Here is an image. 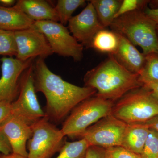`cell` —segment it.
Here are the masks:
<instances>
[{
    "instance_id": "cell-1",
    "label": "cell",
    "mask_w": 158,
    "mask_h": 158,
    "mask_svg": "<svg viewBox=\"0 0 158 158\" xmlns=\"http://www.w3.org/2000/svg\"><path fill=\"white\" fill-rule=\"evenodd\" d=\"M33 71L35 90L45 96L44 112L52 123L62 121L80 103L96 94L93 88L71 84L54 73L42 58L34 60Z\"/></svg>"
},
{
    "instance_id": "cell-2",
    "label": "cell",
    "mask_w": 158,
    "mask_h": 158,
    "mask_svg": "<svg viewBox=\"0 0 158 158\" xmlns=\"http://www.w3.org/2000/svg\"><path fill=\"white\" fill-rule=\"evenodd\" d=\"M139 77L119 64L113 55H109L87 72L84 81L85 86L96 90L95 95L114 103L131 90L143 86Z\"/></svg>"
},
{
    "instance_id": "cell-3",
    "label": "cell",
    "mask_w": 158,
    "mask_h": 158,
    "mask_svg": "<svg viewBox=\"0 0 158 158\" xmlns=\"http://www.w3.org/2000/svg\"><path fill=\"white\" fill-rule=\"evenodd\" d=\"M110 27L126 37L134 45L140 47L144 55L158 53L156 26L143 11H132L116 18Z\"/></svg>"
},
{
    "instance_id": "cell-4",
    "label": "cell",
    "mask_w": 158,
    "mask_h": 158,
    "mask_svg": "<svg viewBox=\"0 0 158 158\" xmlns=\"http://www.w3.org/2000/svg\"><path fill=\"white\" fill-rule=\"evenodd\" d=\"M112 114L127 124L145 123L158 115V99L144 86L131 90L113 105Z\"/></svg>"
},
{
    "instance_id": "cell-5",
    "label": "cell",
    "mask_w": 158,
    "mask_h": 158,
    "mask_svg": "<svg viewBox=\"0 0 158 158\" xmlns=\"http://www.w3.org/2000/svg\"><path fill=\"white\" fill-rule=\"evenodd\" d=\"M114 103L94 95L75 107L62 124V132L70 138L80 137L102 118L112 114Z\"/></svg>"
},
{
    "instance_id": "cell-6",
    "label": "cell",
    "mask_w": 158,
    "mask_h": 158,
    "mask_svg": "<svg viewBox=\"0 0 158 158\" xmlns=\"http://www.w3.org/2000/svg\"><path fill=\"white\" fill-rule=\"evenodd\" d=\"M32 135L27 143L28 158H51L59 152L65 136L45 116L31 126Z\"/></svg>"
},
{
    "instance_id": "cell-7",
    "label": "cell",
    "mask_w": 158,
    "mask_h": 158,
    "mask_svg": "<svg viewBox=\"0 0 158 158\" xmlns=\"http://www.w3.org/2000/svg\"><path fill=\"white\" fill-rule=\"evenodd\" d=\"M33 28L42 33L47 40L54 53L70 57L80 62L84 57V47L71 34L68 28L52 21L34 22Z\"/></svg>"
},
{
    "instance_id": "cell-8",
    "label": "cell",
    "mask_w": 158,
    "mask_h": 158,
    "mask_svg": "<svg viewBox=\"0 0 158 158\" xmlns=\"http://www.w3.org/2000/svg\"><path fill=\"white\" fill-rule=\"evenodd\" d=\"M33 64L34 62L22 75L18 96L11 104L12 114L19 116L30 126L46 116L36 95Z\"/></svg>"
},
{
    "instance_id": "cell-9",
    "label": "cell",
    "mask_w": 158,
    "mask_h": 158,
    "mask_svg": "<svg viewBox=\"0 0 158 158\" xmlns=\"http://www.w3.org/2000/svg\"><path fill=\"white\" fill-rule=\"evenodd\" d=\"M127 124L112 114L99 120L81 136L90 146L106 148L121 146Z\"/></svg>"
},
{
    "instance_id": "cell-10",
    "label": "cell",
    "mask_w": 158,
    "mask_h": 158,
    "mask_svg": "<svg viewBox=\"0 0 158 158\" xmlns=\"http://www.w3.org/2000/svg\"><path fill=\"white\" fill-rule=\"evenodd\" d=\"M35 59L22 61L14 57H3L0 59L2 75L0 77V102H13L18 96L20 80L23 73L34 62Z\"/></svg>"
},
{
    "instance_id": "cell-11",
    "label": "cell",
    "mask_w": 158,
    "mask_h": 158,
    "mask_svg": "<svg viewBox=\"0 0 158 158\" xmlns=\"http://www.w3.org/2000/svg\"><path fill=\"white\" fill-rule=\"evenodd\" d=\"M17 45L16 59L26 61L31 59H46L54 54L45 36L33 28L15 31Z\"/></svg>"
},
{
    "instance_id": "cell-12",
    "label": "cell",
    "mask_w": 158,
    "mask_h": 158,
    "mask_svg": "<svg viewBox=\"0 0 158 158\" xmlns=\"http://www.w3.org/2000/svg\"><path fill=\"white\" fill-rule=\"evenodd\" d=\"M68 28L78 42L84 47L91 48L92 40L101 30L105 29L99 20L94 7L90 2L79 14L69 21Z\"/></svg>"
},
{
    "instance_id": "cell-13",
    "label": "cell",
    "mask_w": 158,
    "mask_h": 158,
    "mask_svg": "<svg viewBox=\"0 0 158 158\" xmlns=\"http://www.w3.org/2000/svg\"><path fill=\"white\" fill-rule=\"evenodd\" d=\"M1 127L11 145L12 153L28 157L27 143L32 135L31 126L11 114Z\"/></svg>"
},
{
    "instance_id": "cell-14",
    "label": "cell",
    "mask_w": 158,
    "mask_h": 158,
    "mask_svg": "<svg viewBox=\"0 0 158 158\" xmlns=\"http://www.w3.org/2000/svg\"><path fill=\"white\" fill-rule=\"evenodd\" d=\"M118 44L113 56L125 68L133 73L140 74L145 61V56L123 35L118 34Z\"/></svg>"
},
{
    "instance_id": "cell-15",
    "label": "cell",
    "mask_w": 158,
    "mask_h": 158,
    "mask_svg": "<svg viewBox=\"0 0 158 158\" xmlns=\"http://www.w3.org/2000/svg\"><path fill=\"white\" fill-rule=\"evenodd\" d=\"M13 7L34 22L52 21L59 22L55 7L44 0H19Z\"/></svg>"
},
{
    "instance_id": "cell-16",
    "label": "cell",
    "mask_w": 158,
    "mask_h": 158,
    "mask_svg": "<svg viewBox=\"0 0 158 158\" xmlns=\"http://www.w3.org/2000/svg\"><path fill=\"white\" fill-rule=\"evenodd\" d=\"M150 131L149 127L144 123L127 124L121 146L141 155Z\"/></svg>"
},
{
    "instance_id": "cell-17",
    "label": "cell",
    "mask_w": 158,
    "mask_h": 158,
    "mask_svg": "<svg viewBox=\"0 0 158 158\" xmlns=\"http://www.w3.org/2000/svg\"><path fill=\"white\" fill-rule=\"evenodd\" d=\"M34 22L13 7L0 6V30L15 32L31 28Z\"/></svg>"
},
{
    "instance_id": "cell-18",
    "label": "cell",
    "mask_w": 158,
    "mask_h": 158,
    "mask_svg": "<svg viewBox=\"0 0 158 158\" xmlns=\"http://www.w3.org/2000/svg\"><path fill=\"white\" fill-rule=\"evenodd\" d=\"M99 20L106 28L112 24L122 0H91Z\"/></svg>"
},
{
    "instance_id": "cell-19",
    "label": "cell",
    "mask_w": 158,
    "mask_h": 158,
    "mask_svg": "<svg viewBox=\"0 0 158 158\" xmlns=\"http://www.w3.org/2000/svg\"><path fill=\"white\" fill-rule=\"evenodd\" d=\"M118 44V34L105 28L99 31L94 37L91 48L101 52L113 55Z\"/></svg>"
},
{
    "instance_id": "cell-20",
    "label": "cell",
    "mask_w": 158,
    "mask_h": 158,
    "mask_svg": "<svg viewBox=\"0 0 158 158\" xmlns=\"http://www.w3.org/2000/svg\"><path fill=\"white\" fill-rule=\"evenodd\" d=\"M86 2L85 0H58L55 8L59 23L66 25L73 17V12L79 7L85 6Z\"/></svg>"
},
{
    "instance_id": "cell-21",
    "label": "cell",
    "mask_w": 158,
    "mask_h": 158,
    "mask_svg": "<svg viewBox=\"0 0 158 158\" xmlns=\"http://www.w3.org/2000/svg\"><path fill=\"white\" fill-rule=\"evenodd\" d=\"M90 146L84 138L73 142L65 141L56 158H86Z\"/></svg>"
},
{
    "instance_id": "cell-22",
    "label": "cell",
    "mask_w": 158,
    "mask_h": 158,
    "mask_svg": "<svg viewBox=\"0 0 158 158\" xmlns=\"http://www.w3.org/2000/svg\"><path fill=\"white\" fill-rule=\"evenodd\" d=\"M145 56V63L139 74V81L141 83H158V53H151Z\"/></svg>"
},
{
    "instance_id": "cell-23",
    "label": "cell",
    "mask_w": 158,
    "mask_h": 158,
    "mask_svg": "<svg viewBox=\"0 0 158 158\" xmlns=\"http://www.w3.org/2000/svg\"><path fill=\"white\" fill-rule=\"evenodd\" d=\"M17 52L14 32L0 30V56L15 57Z\"/></svg>"
},
{
    "instance_id": "cell-24",
    "label": "cell",
    "mask_w": 158,
    "mask_h": 158,
    "mask_svg": "<svg viewBox=\"0 0 158 158\" xmlns=\"http://www.w3.org/2000/svg\"><path fill=\"white\" fill-rule=\"evenodd\" d=\"M148 2L149 1L147 0H123L115 15V19L132 11L137 10L143 11L148 6Z\"/></svg>"
},
{
    "instance_id": "cell-25",
    "label": "cell",
    "mask_w": 158,
    "mask_h": 158,
    "mask_svg": "<svg viewBox=\"0 0 158 158\" xmlns=\"http://www.w3.org/2000/svg\"><path fill=\"white\" fill-rule=\"evenodd\" d=\"M141 156V158H158V134L152 130H150Z\"/></svg>"
},
{
    "instance_id": "cell-26",
    "label": "cell",
    "mask_w": 158,
    "mask_h": 158,
    "mask_svg": "<svg viewBox=\"0 0 158 158\" xmlns=\"http://www.w3.org/2000/svg\"><path fill=\"white\" fill-rule=\"evenodd\" d=\"M105 158H141L140 155L137 154L122 146L105 148Z\"/></svg>"
},
{
    "instance_id": "cell-27",
    "label": "cell",
    "mask_w": 158,
    "mask_h": 158,
    "mask_svg": "<svg viewBox=\"0 0 158 158\" xmlns=\"http://www.w3.org/2000/svg\"><path fill=\"white\" fill-rule=\"evenodd\" d=\"M12 102L8 101L0 102V126L5 122L12 114Z\"/></svg>"
},
{
    "instance_id": "cell-28",
    "label": "cell",
    "mask_w": 158,
    "mask_h": 158,
    "mask_svg": "<svg viewBox=\"0 0 158 158\" xmlns=\"http://www.w3.org/2000/svg\"><path fill=\"white\" fill-rule=\"evenodd\" d=\"M12 152L11 145L0 126V153L8 154Z\"/></svg>"
},
{
    "instance_id": "cell-29",
    "label": "cell",
    "mask_w": 158,
    "mask_h": 158,
    "mask_svg": "<svg viewBox=\"0 0 158 158\" xmlns=\"http://www.w3.org/2000/svg\"><path fill=\"white\" fill-rule=\"evenodd\" d=\"M86 158H105V148L98 146H89Z\"/></svg>"
},
{
    "instance_id": "cell-30",
    "label": "cell",
    "mask_w": 158,
    "mask_h": 158,
    "mask_svg": "<svg viewBox=\"0 0 158 158\" xmlns=\"http://www.w3.org/2000/svg\"><path fill=\"white\" fill-rule=\"evenodd\" d=\"M143 11L147 16L154 22L158 31V9H150L147 7L143 10Z\"/></svg>"
},
{
    "instance_id": "cell-31",
    "label": "cell",
    "mask_w": 158,
    "mask_h": 158,
    "mask_svg": "<svg viewBox=\"0 0 158 158\" xmlns=\"http://www.w3.org/2000/svg\"><path fill=\"white\" fill-rule=\"evenodd\" d=\"M142 85L149 89L154 96L158 99V83L149 82H141Z\"/></svg>"
},
{
    "instance_id": "cell-32",
    "label": "cell",
    "mask_w": 158,
    "mask_h": 158,
    "mask_svg": "<svg viewBox=\"0 0 158 158\" xmlns=\"http://www.w3.org/2000/svg\"><path fill=\"white\" fill-rule=\"evenodd\" d=\"M144 123L147 125L150 129L154 131L158 134V115L153 117Z\"/></svg>"
},
{
    "instance_id": "cell-33",
    "label": "cell",
    "mask_w": 158,
    "mask_h": 158,
    "mask_svg": "<svg viewBox=\"0 0 158 158\" xmlns=\"http://www.w3.org/2000/svg\"><path fill=\"white\" fill-rule=\"evenodd\" d=\"M16 2L14 0H0V6L6 7H13Z\"/></svg>"
},
{
    "instance_id": "cell-34",
    "label": "cell",
    "mask_w": 158,
    "mask_h": 158,
    "mask_svg": "<svg viewBox=\"0 0 158 158\" xmlns=\"http://www.w3.org/2000/svg\"><path fill=\"white\" fill-rule=\"evenodd\" d=\"M0 158H28V157L12 152L8 154H5L0 153Z\"/></svg>"
},
{
    "instance_id": "cell-35",
    "label": "cell",
    "mask_w": 158,
    "mask_h": 158,
    "mask_svg": "<svg viewBox=\"0 0 158 158\" xmlns=\"http://www.w3.org/2000/svg\"><path fill=\"white\" fill-rule=\"evenodd\" d=\"M148 7L150 9H158V0H150V1H149Z\"/></svg>"
},
{
    "instance_id": "cell-36",
    "label": "cell",
    "mask_w": 158,
    "mask_h": 158,
    "mask_svg": "<svg viewBox=\"0 0 158 158\" xmlns=\"http://www.w3.org/2000/svg\"></svg>"
}]
</instances>
